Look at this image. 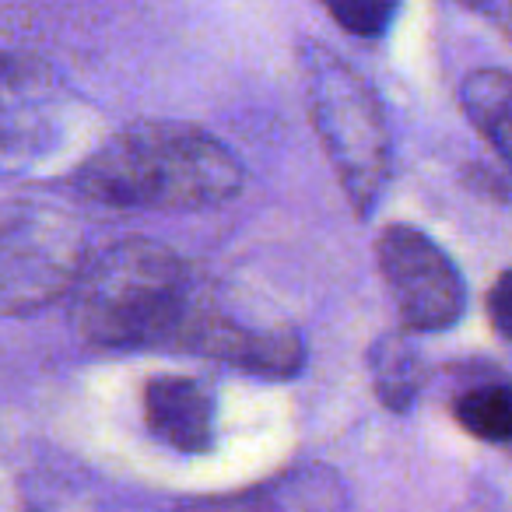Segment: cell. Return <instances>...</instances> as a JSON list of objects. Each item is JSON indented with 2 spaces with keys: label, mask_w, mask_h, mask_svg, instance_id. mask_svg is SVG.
I'll list each match as a JSON object with an SVG mask.
<instances>
[{
  "label": "cell",
  "mask_w": 512,
  "mask_h": 512,
  "mask_svg": "<svg viewBox=\"0 0 512 512\" xmlns=\"http://www.w3.org/2000/svg\"><path fill=\"white\" fill-rule=\"evenodd\" d=\"M214 285L176 249L151 239H123L88 253L71 288V316L99 348L186 351Z\"/></svg>",
  "instance_id": "6da1fadb"
},
{
  "label": "cell",
  "mask_w": 512,
  "mask_h": 512,
  "mask_svg": "<svg viewBox=\"0 0 512 512\" xmlns=\"http://www.w3.org/2000/svg\"><path fill=\"white\" fill-rule=\"evenodd\" d=\"M242 183L239 158L186 123H134L74 172L88 200L116 211H211L239 197Z\"/></svg>",
  "instance_id": "7a4b0ae2"
},
{
  "label": "cell",
  "mask_w": 512,
  "mask_h": 512,
  "mask_svg": "<svg viewBox=\"0 0 512 512\" xmlns=\"http://www.w3.org/2000/svg\"><path fill=\"white\" fill-rule=\"evenodd\" d=\"M302 78H306L309 116L323 151L355 214L365 218L379 204L393 162L383 106L369 81L341 57H334L327 46H302Z\"/></svg>",
  "instance_id": "3957f363"
},
{
  "label": "cell",
  "mask_w": 512,
  "mask_h": 512,
  "mask_svg": "<svg viewBox=\"0 0 512 512\" xmlns=\"http://www.w3.org/2000/svg\"><path fill=\"white\" fill-rule=\"evenodd\" d=\"M88 260L85 232L39 200L0 207V316H32L71 295Z\"/></svg>",
  "instance_id": "277c9868"
},
{
  "label": "cell",
  "mask_w": 512,
  "mask_h": 512,
  "mask_svg": "<svg viewBox=\"0 0 512 512\" xmlns=\"http://www.w3.org/2000/svg\"><path fill=\"white\" fill-rule=\"evenodd\" d=\"M71 106V92L46 60L0 50V176L50 162L67 141Z\"/></svg>",
  "instance_id": "5b68a950"
},
{
  "label": "cell",
  "mask_w": 512,
  "mask_h": 512,
  "mask_svg": "<svg viewBox=\"0 0 512 512\" xmlns=\"http://www.w3.org/2000/svg\"><path fill=\"white\" fill-rule=\"evenodd\" d=\"M379 271L407 330L439 334L463 316L467 288L446 253L411 225L383 228L376 242Z\"/></svg>",
  "instance_id": "8992f818"
},
{
  "label": "cell",
  "mask_w": 512,
  "mask_h": 512,
  "mask_svg": "<svg viewBox=\"0 0 512 512\" xmlns=\"http://www.w3.org/2000/svg\"><path fill=\"white\" fill-rule=\"evenodd\" d=\"M186 351L264 379H292L306 365L302 337L292 327H256L239 313L225 309L218 295L200 316Z\"/></svg>",
  "instance_id": "52a82bcc"
},
{
  "label": "cell",
  "mask_w": 512,
  "mask_h": 512,
  "mask_svg": "<svg viewBox=\"0 0 512 512\" xmlns=\"http://www.w3.org/2000/svg\"><path fill=\"white\" fill-rule=\"evenodd\" d=\"M183 512H348V488L330 467H295L242 495L186 505Z\"/></svg>",
  "instance_id": "ba28073f"
},
{
  "label": "cell",
  "mask_w": 512,
  "mask_h": 512,
  "mask_svg": "<svg viewBox=\"0 0 512 512\" xmlns=\"http://www.w3.org/2000/svg\"><path fill=\"white\" fill-rule=\"evenodd\" d=\"M144 421L179 453H204L214 442V393L200 379L158 376L144 386Z\"/></svg>",
  "instance_id": "9c48e42d"
},
{
  "label": "cell",
  "mask_w": 512,
  "mask_h": 512,
  "mask_svg": "<svg viewBox=\"0 0 512 512\" xmlns=\"http://www.w3.org/2000/svg\"><path fill=\"white\" fill-rule=\"evenodd\" d=\"M463 109L477 134L498 151V158L509 155V109H512V81L502 67L474 71L463 81Z\"/></svg>",
  "instance_id": "30bf717a"
},
{
  "label": "cell",
  "mask_w": 512,
  "mask_h": 512,
  "mask_svg": "<svg viewBox=\"0 0 512 512\" xmlns=\"http://www.w3.org/2000/svg\"><path fill=\"white\" fill-rule=\"evenodd\" d=\"M372 383L376 393L390 411H407L418 397L421 383H425V369H421V355L414 344L400 334H390L372 348L369 355Z\"/></svg>",
  "instance_id": "8fae6325"
},
{
  "label": "cell",
  "mask_w": 512,
  "mask_h": 512,
  "mask_svg": "<svg viewBox=\"0 0 512 512\" xmlns=\"http://www.w3.org/2000/svg\"><path fill=\"white\" fill-rule=\"evenodd\" d=\"M453 414L470 435L495 442V446L509 442L512 435V400L502 383H484L460 393L453 404Z\"/></svg>",
  "instance_id": "7c38bea8"
},
{
  "label": "cell",
  "mask_w": 512,
  "mask_h": 512,
  "mask_svg": "<svg viewBox=\"0 0 512 512\" xmlns=\"http://www.w3.org/2000/svg\"><path fill=\"white\" fill-rule=\"evenodd\" d=\"M327 15L358 39H376L393 25L400 0H323Z\"/></svg>",
  "instance_id": "4fadbf2b"
},
{
  "label": "cell",
  "mask_w": 512,
  "mask_h": 512,
  "mask_svg": "<svg viewBox=\"0 0 512 512\" xmlns=\"http://www.w3.org/2000/svg\"><path fill=\"white\" fill-rule=\"evenodd\" d=\"M491 320L498 337H509V274H502L491 288Z\"/></svg>",
  "instance_id": "5bb4252c"
},
{
  "label": "cell",
  "mask_w": 512,
  "mask_h": 512,
  "mask_svg": "<svg viewBox=\"0 0 512 512\" xmlns=\"http://www.w3.org/2000/svg\"><path fill=\"white\" fill-rule=\"evenodd\" d=\"M463 4H470V8H477V11H491V8H495V0H463Z\"/></svg>",
  "instance_id": "9a60e30c"
}]
</instances>
